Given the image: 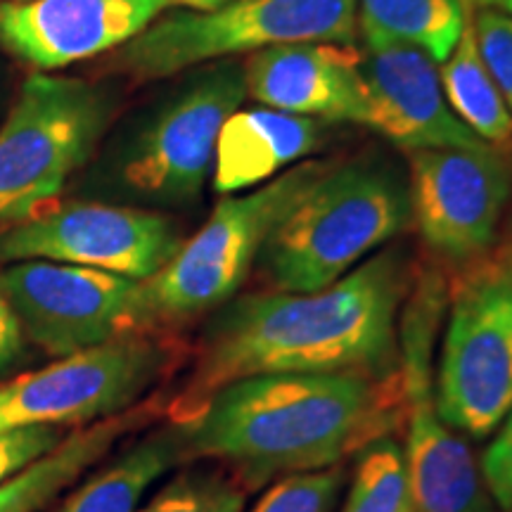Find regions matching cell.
Here are the masks:
<instances>
[{
	"instance_id": "obj_27",
	"label": "cell",
	"mask_w": 512,
	"mask_h": 512,
	"mask_svg": "<svg viewBox=\"0 0 512 512\" xmlns=\"http://www.w3.org/2000/svg\"><path fill=\"white\" fill-rule=\"evenodd\" d=\"M486 491L503 510L512 512V411L505 415L496 437L482 458Z\"/></svg>"
},
{
	"instance_id": "obj_17",
	"label": "cell",
	"mask_w": 512,
	"mask_h": 512,
	"mask_svg": "<svg viewBox=\"0 0 512 512\" xmlns=\"http://www.w3.org/2000/svg\"><path fill=\"white\" fill-rule=\"evenodd\" d=\"M325 131L328 124L311 117L271 107H240L223 121L216 140L214 190L226 197L273 181L318 152Z\"/></svg>"
},
{
	"instance_id": "obj_28",
	"label": "cell",
	"mask_w": 512,
	"mask_h": 512,
	"mask_svg": "<svg viewBox=\"0 0 512 512\" xmlns=\"http://www.w3.org/2000/svg\"><path fill=\"white\" fill-rule=\"evenodd\" d=\"M27 358V335L0 285V380H5Z\"/></svg>"
},
{
	"instance_id": "obj_12",
	"label": "cell",
	"mask_w": 512,
	"mask_h": 512,
	"mask_svg": "<svg viewBox=\"0 0 512 512\" xmlns=\"http://www.w3.org/2000/svg\"><path fill=\"white\" fill-rule=\"evenodd\" d=\"M0 285L24 335L48 356H72L147 330L143 280L31 259L5 266Z\"/></svg>"
},
{
	"instance_id": "obj_5",
	"label": "cell",
	"mask_w": 512,
	"mask_h": 512,
	"mask_svg": "<svg viewBox=\"0 0 512 512\" xmlns=\"http://www.w3.org/2000/svg\"><path fill=\"white\" fill-rule=\"evenodd\" d=\"M328 166L330 162L306 159L259 188L223 197L174 259L143 280L145 328L185 323L228 304L278 223Z\"/></svg>"
},
{
	"instance_id": "obj_13",
	"label": "cell",
	"mask_w": 512,
	"mask_h": 512,
	"mask_svg": "<svg viewBox=\"0 0 512 512\" xmlns=\"http://www.w3.org/2000/svg\"><path fill=\"white\" fill-rule=\"evenodd\" d=\"M411 216L439 259L475 264L494 247L512 195V171L489 143L408 152Z\"/></svg>"
},
{
	"instance_id": "obj_14",
	"label": "cell",
	"mask_w": 512,
	"mask_h": 512,
	"mask_svg": "<svg viewBox=\"0 0 512 512\" xmlns=\"http://www.w3.org/2000/svg\"><path fill=\"white\" fill-rule=\"evenodd\" d=\"M169 8V0L0 3V48L53 72L126 46Z\"/></svg>"
},
{
	"instance_id": "obj_9",
	"label": "cell",
	"mask_w": 512,
	"mask_h": 512,
	"mask_svg": "<svg viewBox=\"0 0 512 512\" xmlns=\"http://www.w3.org/2000/svg\"><path fill=\"white\" fill-rule=\"evenodd\" d=\"M434 375L437 406L451 430L491 437L512 411V266L472 268L448 294Z\"/></svg>"
},
{
	"instance_id": "obj_11",
	"label": "cell",
	"mask_w": 512,
	"mask_h": 512,
	"mask_svg": "<svg viewBox=\"0 0 512 512\" xmlns=\"http://www.w3.org/2000/svg\"><path fill=\"white\" fill-rule=\"evenodd\" d=\"M183 230L164 211L76 200L38 211L0 233V264L57 261L147 280L174 259Z\"/></svg>"
},
{
	"instance_id": "obj_22",
	"label": "cell",
	"mask_w": 512,
	"mask_h": 512,
	"mask_svg": "<svg viewBox=\"0 0 512 512\" xmlns=\"http://www.w3.org/2000/svg\"><path fill=\"white\" fill-rule=\"evenodd\" d=\"M342 512H418L408 482L403 446L394 434L358 451Z\"/></svg>"
},
{
	"instance_id": "obj_2",
	"label": "cell",
	"mask_w": 512,
	"mask_h": 512,
	"mask_svg": "<svg viewBox=\"0 0 512 512\" xmlns=\"http://www.w3.org/2000/svg\"><path fill=\"white\" fill-rule=\"evenodd\" d=\"M399 375L268 373L228 382L176 420L185 463L219 460L247 491L342 465L401 425Z\"/></svg>"
},
{
	"instance_id": "obj_33",
	"label": "cell",
	"mask_w": 512,
	"mask_h": 512,
	"mask_svg": "<svg viewBox=\"0 0 512 512\" xmlns=\"http://www.w3.org/2000/svg\"><path fill=\"white\" fill-rule=\"evenodd\" d=\"M0 76H3V67H0Z\"/></svg>"
},
{
	"instance_id": "obj_20",
	"label": "cell",
	"mask_w": 512,
	"mask_h": 512,
	"mask_svg": "<svg viewBox=\"0 0 512 512\" xmlns=\"http://www.w3.org/2000/svg\"><path fill=\"white\" fill-rule=\"evenodd\" d=\"M470 0H358L356 29L366 46L401 43L441 64L456 48Z\"/></svg>"
},
{
	"instance_id": "obj_1",
	"label": "cell",
	"mask_w": 512,
	"mask_h": 512,
	"mask_svg": "<svg viewBox=\"0 0 512 512\" xmlns=\"http://www.w3.org/2000/svg\"><path fill=\"white\" fill-rule=\"evenodd\" d=\"M413 283L411 256L380 249L316 292H261L216 309L192 375L171 408L188 418L223 384L268 373L399 375V318Z\"/></svg>"
},
{
	"instance_id": "obj_26",
	"label": "cell",
	"mask_w": 512,
	"mask_h": 512,
	"mask_svg": "<svg viewBox=\"0 0 512 512\" xmlns=\"http://www.w3.org/2000/svg\"><path fill=\"white\" fill-rule=\"evenodd\" d=\"M64 437L67 434L62 427L50 425H29L0 432V484L55 451Z\"/></svg>"
},
{
	"instance_id": "obj_8",
	"label": "cell",
	"mask_w": 512,
	"mask_h": 512,
	"mask_svg": "<svg viewBox=\"0 0 512 512\" xmlns=\"http://www.w3.org/2000/svg\"><path fill=\"white\" fill-rule=\"evenodd\" d=\"M448 306L444 275L413 273L399 318V389L408 482L418 512H494L470 448L446 425L434 389V344Z\"/></svg>"
},
{
	"instance_id": "obj_7",
	"label": "cell",
	"mask_w": 512,
	"mask_h": 512,
	"mask_svg": "<svg viewBox=\"0 0 512 512\" xmlns=\"http://www.w3.org/2000/svg\"><path fill=\"white\" fill-rule=\"evenodd\" d=\"M114 93L74 76L34 74L0 126V228L46 209L98 152Z\"/></svg>"
},
{
	"instance_id": "obj_24",
	"label": "cell",
	"mask_w": 512,
	"mask_h": 512,
	"mask_svg": "<svg viewBox=\"0 0 512 512\" xmlns=\"http://www.w3.org/2000/svg\"><path fill=\"white\" fill-rule=\"evenodd\" d=\"M347 484L342 465L275 479L252 512H332Z\"/></svg>"
},
{
	"instance_id": "obj_32",
	"label": "cell",
	"mask_w": 512,
	"mask_h": 512,
	"mask_svg": "<svg viewBox=\"0 0 512 512\" xmlns=\"http://www.w3.org/2000/svg\"><path fill=\"white\" fill-rule=\"evenodd\" d=\"M0 3H29V0H0Z\"/></svg>"
},
{
	"instance_id": "obj_23",
	"label": "cell",
	"mask_w": 512,
	"mask_h": 512,
	"mask_svg": "<svg viewBox=\"0 0 512 512\" xmlns=\"http://www.w3.org/2000/svg\"><path fill=\"white\" fill-rule=\"evenodd\" d=\"M247 491L233 475L188 467L169 479L138 512H245Z\"/></svg>"
},
{
	"instance_id": "obj_25",
	"label": "cell",
	"mask_w": 512,
	"mask_h": 512,
	"mask_svg": "<svg viewBox=\"0 0 512 512\" xmlns=\"http://www.w3.org/2000/svg\"><path fill=\"white\" fill-rule=\"evenodd\" d=\"M479 50L512 114V17L494 10H475Z\"/></svg>"
},
{
	"instance_id": "obj_18",
	"label": "cell",
	"mask_w": 512,
	"mask_h": 512,
	"mask_svg": "<svg viewBox=\"0 0 512 512\" xmlns=\"http://www.w3.org/2000/svg\"><path fill=\"white\" fill-rule=\"evenodd\" d=\"M157 403H145L114 418L69 432L55 451L0 484V512H41L98 463L124 434L143 427Z\"/></svg>"
},
{
	"instance_id": "obj_15",
	"label": "cell",
	"mask_w": 512,
	"mask_h": 512,
	"mask_svg": "<svg viewBox=\"0 0 512 512\" xmlns=\"http://www.w3.org/2000/svg\"><path fill=\"white\" fill-rule=\"evenodd\" d=\"M361 74L368 93L366 126L401 150L484 143L448 105L439 64L401 43L366 46Z\"/></svg>"
},
{
	"instance_id": "obj_10",
	"label": "cell",
	"mask_w": 512,
	"mask_h": 512,
	"mask_svg": "<svg viewBox=\"0 0 512 512\" xmlns=\"http://www.w3.org/2000/svg\"><path fill=\"white\" fill-rule=\"evenodd\" d=\"M174 363L166 342L133 332L57 358L0 384V432L29 425L86 427L114 418L150 392Z\"/></svg>"
},
{
	"instance_id": "obj_31",
	"label": "cell",
	"mask_w": 512,
	"mask_h": 512,
	"mask_svg": "<svg viewBox=\"0 0 512 512\" xmlns=\"http://www.w3.org/2000/svg\"><path fill=\"white\" fill-rule=\"evenodd\" d=\"M503 261H508V264L512 266V247L508 249V254H505V256H503Z\"/></svg>"
},
{
	"instance_id": "obj_30",
	"label": "cell",
	"mask_w": 512,
	"mask_h": 512,
	"mask_svg": "<svg viewBox=\"0 0 512 512\" xmlns=\"http://www.w3.org/2000/svg\"><path fill=\"white\" fill-rule=\"evenodd\" d=\"M477 8L482 10H494V12H503V15L512 17V0H472Z\"/></svg>"
},
{
	"instance_id": "obj_19",
	"label": "cell",
	"mask_w": 512,
	"mask_h": 512,
	"mask_svg": "<svg viewBox=\"0 0 512 512\" xmlns=\"http://www.w3.org/2000/svg\"><path fill=\"white\" fill-rule=\"evenodd\" d=\"M181 463H185L183 432L176 420H169L126 446L53 512H138L150 486Z\"/></svg>"
},
{
	"instance_id": "obj_4",
	"label": "cell",
	"mask_w": 512,
	"mask_h": 512,
	"mask_svg": "<svg viewBox=\"0 0 512 512\" xmlns=\"http://www.w3.org/2000/svg\"><path fill=\"white\" fill-rule=\"evenodd\" d=\"M413 221L408 174L363 155L332 164L278 223L261 252L273 292H316L354 271Z\"/></svg>"
},
{
	"instance_id": "obj_21",
	"label": "cell",
	"mask_w": 512,
	"mask_h": 512,
	"mask_svg": "<svg viewBox=\"0 0 512 512\" xmlns=\"http://www.w3.org/2000/svg\"><path fill=\"white\" fill-rule=\"evenodd\" d=\"M439 74L448 105L470 131L498 150L512 145V114L479 50L472 0L465 8V22L456 48L439 64Z\"/></svg>"
},
{
	"instance_id": "obj_29",
	"label": "cell",
	"mask_w": 512,
	"mask_h": 512,
	"mask_svg": "<svg viewBox=\"0 0 512 512\" xmlns=\"http://www.w3.org/2000/svg\"><path fill=\"white\" fill-rule=\"evenodd\" d=\"M230 0H169L171 8H183V10H192V12H211L219 10L223 5H228Z\"/></svg>"
},
{
	"instance_id": "obj_6",
	"label": "cell",
	"mask_w": 512,
	"mask_h": 512,
	"mask_svg": "<svg viewBox=\"0 0 512 512\" xmlns=\"http://www.w3.org/2000/svg\"><path fill=\"white\" fill-rule=\"evenodd\" d=\"M358 0H230L219 10H174L114 50L112 64L136 81H157L287 43L356 38Z\"/></svg>"
},
{
	"instance_id": "obj_16",
	"label": "cell",
	"mask_w": 512,
	"mask_h": 512,
	"mask_svg": "<svg viewBox=\"0 0 512 512\" xmlns=\"http://www.w3.org/2000/svg\"><path fill=\"white\" fill-rule=\"evenodd\" d=\"M247 98L325 124L368 121L361 57L337 43H287L247 55Z\"/></svg>"
},
{
	"instance_id": "obj_3",
	"label": "cell",
	"mask_w": 512,
	"mask_h": 512,
	"mask_svg": "<svg viewBox=\"0 0 512 512\" xmlns=\"http://www.w3.org/2000/svg\"><path fill=\"white\" fill-rule=\"evenodd\" d=\"M245 100L238 57L188 69L98 147L81 195L150 211L192 207L214 174L223 121Z\"/></svg>"
}]
</instances>
